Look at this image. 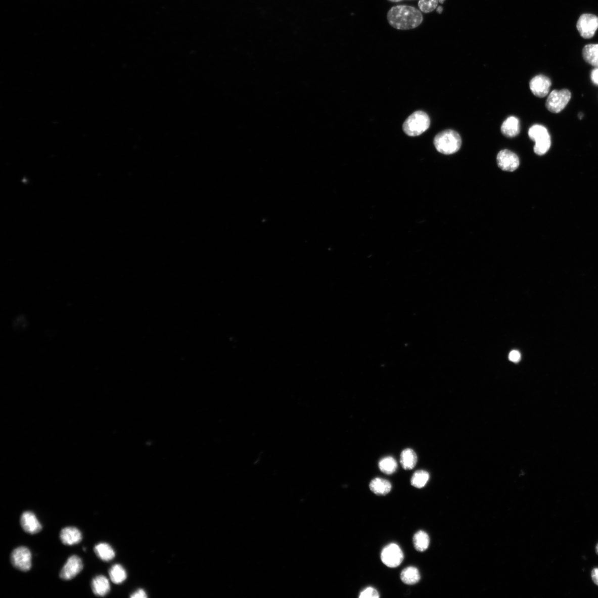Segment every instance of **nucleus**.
<instances>
[{
  "label": "nucleus",
  "instance_id": "nucleus-9",
  "mask_svg": "<svg viewBox=\"0 0 598 598\" xmlns=\"http://www.w3.org/2000/svg\"><path fill=\"white\" fill-rule=\"evenodd\" d=\"M497 162L499 168L504 171L513 172L520 165L518 156L509 150H502L498 153Z\"/></svg>",
  "mask_w": 598,
  "mask_h": 598
},
{
  "label": "nucleus",
  "instance_id": "nucleus-30",
  "mask_svg": "<svg viewBox=\"0 0 598 598\" xmlns=\"http://www.w3.org/2000/svg\"><path fill=\"white\" fill-rule=\"evenodd\" d=\"M591 576L593 582L598 586V568L593 569L591 572Z\"/></svg>",
  "mask_w": 598,
  "mask_h": 598
},
{
  "label": "nucleus",
  "instance_id": "nucleus-6",
  "mask_svg": "<svg viewBox=\"0 0 598 598\" xmlns=\"http://www.w3.org/2000/svg\"><path fill=\"white\" fill-rule=\"evenodd\" d=\"M381 559L383 564L387 567L396 568L403 562L404 554L398 544L392 543L383 548L381 554Z\"/></svg>",
  "mask_w": 598,
  "mask_h": 598
},
{
  "label": "nucleus",
  "instance_id": "nucleus-29",
  "mask_svg": "<svg viewBox=\"0 0 598 598\" xmlns=\"http://www.w3.org/2000/svg\"><path fill=\"white\" fill-rule=\"evenodd\" d=\"M591 79L595 84L598 85V67H596L591 72Z\"/></svg>",
  "mask_w": 598,
  "mask_h": 598
},
{
  "label": "nucleus",
  "instance_id": "nucleus-33",
  "mask_svg": "<svg viewBox=\"0 0 598 598\" xmlns=\"http://www.w3.org/2000/svg\"><path fill=\"white\" fill-rule=\"evenodd\" d=\"M595 550H596V554L598 555V543L596 545Z\"/></svg>",
  "mask_w": 598,
  "mask_h": 598
},
{
  "label": "nucleus",
  "instance_id": "nucleus-18",
  "mask_svg": "<svg viewBox=\"0 0 598 598\" xmlns=\"http://www.w3.org/2000/svg\"><path fill=\"white\" fill-rule=\"evenodd\" d=\"M95 553L99 559L105 562L112 560L115 556L111 545L107 543H100L96 545Z\"/></svg>",
  "mask_w": 598,
  "mask_h": 598
},
{
  "label": "nucleus",
  "instance_id": "nucleus-27",
  "mask_svg": "<svg viewBox=\"0 0 598 598\" xmlns=\"http://www.w3.org/2000/svg\"><path fill=\"white\" fill-rule=\"evenodd\" d=\"M521 359V354L518 351H513L509 354V359L513 362H518Z\"/></svg>",
  "mask_w": 598,
  "mask_h": 598
},
{
  "label": "nucleus",
  "instance_id": "nucleus-5",
  "mask_svg": "<svg viewBox=\"0 0 598 598\" xmlns=\"http://www.w3.org/2000/svg\"><path fill=\"white\" fill-rule=\"evenodd\" d=\"M571 93L567 89L555 90L549 94L545 107L553 113H560L571 100Z\"/></svg>",
  "mask_w": 598,
  "mask_h": 598
},
{
  "label": "nucleus",
  "instance_id": "nucleus-23",
  "mask_svg": "<svg viewBox=\"0 0 598 598\" xmlns=\"http://www.w3.org/2000/svg\"><path fill=\"white\" fill-rule=\"evenodd\" d=\"M381 471L387 475H391L396 472L398 468L397 463L391 456L383 458L379 464Z\"/></svg>",
  "mask_w": 598,
  "mask_h": 598
},
{
  "label": "nucleus",
  "instance_id": "nucleus-17",
  "mask_svg": "<svg viewBox=\"0 0 598 598\" xmlns=\"http://www.w3.org/2000/svg\"><path fill=\"white\" fill-rule=\"evenodd\" d=\"M400 577L402 582L407 585H414L419 583L421 578L418 568L412 566L404 568L400 573Z\"/></svg>",
  "mask_w": 598,
  "mask_h": 598
},
{
  "label": "nucleus",
  "instance_id": "nucleus-1",
  "mask_svg": "<svg viewBox=\"0 0 598 598\" xmlns=\"http://www.w3.org/2000/svg\"><path fill=\"white\" fill-rule=\"evenodd\" d=\"M387 20L393 27L400 30H408L419 27L423 18L419 9L409 6L398 5L388 11Z\"/></svg>",
  "mask_w": 598,
  "mask_h": 598
},
{
  "label": "nucleus",
  "instance_id": "nucleus-14",
  "mask_svg": "<svg viewBox=\"0 0 598 598\" xmlns=\"http://www.w3.org/2000/svg\"><path fill=\"white\" fill-rule=\"evenodd\" d=\"M369 486L372 492L379 496H385L392 490L390 482L380 478H375L372 480Z\"/></svg>",
  "mask_w": 598,
  "mask_h": 598
},
{
  "label": "nucleus",
  "instance_id": "nucleus-20",
  "mask_svg": "<svg viewBox=\"0 0 598 598\" xmlns=\"http://www.w3.org/2000/svg\"><path fill=\"white\" fill-rule=\"evenodd\" d=\"M400 463L405 470L413 469L417 463V456L413 450L406 449L400 454Z\"/></svg>",
  "mask_w": 598,
  "mask_h": 598
},
{
  "label": "nucleus",
  "instance_id": "nucleus-8",
  "mask_svg": "<svg viewBox=\"0 0 598 598\" xmlns=\"http://www.w3.org/2000/svg\"><path fill=\"white\" fill-rule=\"evenodd\" d=\"M577 28L583 38L593 37L598 28V17L593 14L582 15L578 21Z\"/></svg>",
  "mask_w": 598,
  "mask_h": 598
},
{
  "label": "nucleus",
  "instance_id": "nucleus-25",
  "mask_svg": "<svg viewBox=\"0 0 598 598\" xmlns=\"http://www.w3.org/2000/svg\"><path fill=\"white\" fill-rule=\"evenodd\" d=\"M438 0H420L419 7L423 13L432 12L438 7Z\"/></svg>",
  "mask_w": 598,
  "mask_h": 598
},
{
  "label": "nucleus",
  "instance_id": "nucleus-4",
  "mask_svg": "<svg viewBox=\"0 0 598 598\" xmlns=\"http://www.w3.org/2000/svg\"><path fill=\"white\" fill-rule=\"evenodd\" d=\"M528 136L535 142L534 152L538 155L546 153L550 147L551 141L546 128L541 125H535L528 130Z\"/></svg>",
  "mask_w": 598,
  "mask_h": 598
},
{
  "label": "nucleus",
  "instance_id": "nucleus-21",
  "mask_svg": "<svg viewBox=\"0 0 598 598\" xmlns=\"http://www.w3.org/2000/svg\"><path fill=\"white\" fill-rule=\"evenodd\" d=\"M413 543L415 549L420 553H423L428 548L430 544V538L427 532L419 531L415 534Z\"/></svg>",
  "mask_w": 598,
  "mask_h": 598
},
{
  "label": "nucleus",
  "instance_id": "nucleus-24",
  "mask_svg": "<svg viewBox=\"0 0 598 598\" xmlns=\"http://www.w3.org/2000/svg\"><path fill=\"white\" fill-rule=\"evenodd\" d=\"M429 480V474L425 470H418L412 476L411 485L416 488L421 489L425 487Z\"/></svg>",
  "mask_w": 598,
  "mask_h": 598
},
{
  "label": "nucleus",
  "instance_id": "nucleus-15",
  "mask_svg": "<svg viewBox=\"0 0 598 598\" xmlns=\"http://www.w3.org/2000/svg\"><path fill=\"white\" fill-rule=\"evenodd\" d=\"M501 130L504 136L514 137L519 135L520 131V121L515 117H510L505 120L501 127Z\"/></svg>",
  "mask_w": 598,
  "mask_h": 598
},
{
  "label": "nucleus",
  "instance_id": "nucleus-32",
  "mask_svg": "<svg viewBox=\"0 0 598 598\" xmlns=\"http://www.w3.org/2000/svg\"><path fill=\"white\" fill-rule=\"evenodd\" d=\"M389 1H390V2H396V3H397V2H402V1H403V0H389Z\"/></svg>",
  "mask_w": 598,
  "mask_h": 598
},
{
  "label": "nucleus",
  "instance_id": "nucleus-11",
  "mask_svg": "<svg viewBox=\"0 0 598 598\" xmlns=\"http://www.w3.org/2000/svg\"><path fill=\"white\" fill-rule=\"evenodd\" d=\"M551 84L548 77L538 75L531 80L530 87L534 95L538 98H544L548 95Z\"/></svg>",
  "mask_w": 598,
  "mask_h": 598
},
{
  "label": "nucleus",
  "instance_id": "nucleus-12",
  "mask_svg": "<svg viewBox=\"0 0 598 598\" xmlns=\"http://www.w3.org/2000/svg\"><path fill=\"white\" fill-rule=\"evenodd\" d=\"M20 523L23 529L32 535L39 532L42 528L35 514L31 512H26L22 514Z\"/></svg>",
  "mask_w": 598,
  "mask_h": 598
},
{
  "label": "nucleus",
  "instance_id": "nucleus-31",
  "mask_svg": "<svg viewBox=\"0 0 598 598\" xmlns=\"http://www.w3.org/2000/svg\"><path fill=\"white\" fill-rule=\"evenodd\" d=\"M443 8L441 7H438L437 10V12L439 14H442V13L443 12Z\"/></svg>",
  "mask_w": 598,
  "mask_h": 598
},
{
  "label": "nucleus",
  "instance_id": "nucleus-26",
  "mask_svg": "<svg viewBox=\"0 0 598 598\" xmlns=\"http://www.w3.org/2000/svg\"><path fill=\"white\" fill-rule=\"evenodd\" d=\"M380 596L379 591L377 589L372 586H369L360 592L358 597L359 598H379Z\"/></svg>",
  "mask_w": 598,
  "mask_h": 598
},
{
  "label": "nucleus",
  "instance_id": "nucleus-10",
  "mask_svg": "<svg viewBox=\"0 0 598 598\" xmlns=\"http://www.w3.org/2000/svg\"><path fill=\"white\" fill-rule=\"evenodd\" d=\"M83 564L82 560L76 555L69 557L60 572V578L65 580L73 579L82 571Z\"/></svg>",
  "mask_w": 598,
  "mask_h": 598
},
{
  "label": "nucleus",
  "instance_id": "nucleus-3",
  "mask_svg": "<svg viewBox=\"0 0 598 598\" xmlns=\"http://www.w3.org/2000/svg\"><path fill=\"white\" fill-rule=\"evenodd\" d=\"M430 124V118L427 113L417 111L410 115L405 121L403 129L407 135L417 136L428 130Z\"/></svg>",
  "mask_w": 598,
  "mask_h": 598
},
{
  "label": "nucleus",
  "instance_id": "nucleus-2",
  "mask_svg": "<svg viewBox=\"0 0 598 598\" xmlns=\"http://www.w3.org/2000/svg\"><path fill=\"white\" fill-rule=\"evenodd\" d=\"M462 138L454 130H446L435 136L434 144L438 152L444 155L455 154L461 148Z\"/></svg>",
  "mask_w": 598,
  "mask_h": 598
},
{
  "label": "nucleus",
  "instance_id": "nucleus-16",
  "mask_svg": "<svg viewBox=\"0 0 598 598\" xmlns=\"http://www.w3.org/2000/svg\"><path fill=\"white\" fill-rule=\"evenodd\" d=\"M91 589L97 596H104L110 592V585L108 579L104 576H98L92 580Z\"/></svg>",
  "mask_w": 598,
  "mask_h": 598
},
{
  "label": "nucleus",
  "instance_id": "nucleus-34",
  "mask_svg": "<svg viewBox=\"0 0 598 598\" xmlns=\"http://www.w3.org/2000/svg\"><path fill=\"white\" fill-rule=\"evenodd\" d=\"M438 1L440 4H442L445 2V0H438Z\"/></svg>",
  "mask_w": 598,
  "mask_h": 598
},
{
  "label": "nucleus",
  "instance_id": "nucleus-13",
  "mask_svg": "<svg viewBox=\"0 0 598 598\" xmlns=\"http://www.w3.org/2000/svg\"><path fill=\"white\" fill-rule=\"evenodd\" d=\"M62 542L67 545H72L79 543L82 539V533L74 527L64 528L60 533Z\"/></svg>",
  "mask_w": 598,
  "mask_h": 598
},
{
  "label": "nucleus",
  "instance_id": "nucleus-7",
  "mask_svg": "<svg viewBox=\"0 0 598 598\" xmlns=\"http://www.w3.org/2000/svg\"><path fill=\"white\" fill-rule=\"evenodd\" d=\"M13 566L22 572H28L32 567V554L30 549L24 546L15 549L11 555Z\"/></svg>",
  "mask_w": 598,
  "mask_h": 598
},
{
  "label": "nucleus",
  "instance_id": "nucleus-28",
  "mask_svg": "<svg viewBox=\"0 0 598 598\" xmlns=\"http://www.w3.org/2000/svg\"><path fill=\"white\" fill-rule=\"evenodd\" d=\"M131 597H132V598H146V597H147V595L146 592H145L143 589H139L138 590L136 591L135 592V593H133L131 595Z\"/></svg>",
  "mask_w": 598,
  "mask_h": 598
},
{
  "label": "nucleus",
  "instance_id": "nucleus-19",
  "mask_svg": "<svg viewBox=\"0 0 598 598\" xmlns=\"http://www.w3.org/2000/svg\"><path fill=\"white\" fill-rule=\"evenodd\" d=\"M583 57L590 65L598 67V44L586 45L583 50Z\"/></svg>",
  "mask_w": 598,
  "mask_h": 598
},
{
  "label": "nucleus",
  "instance_id": "nucleus-22",
  "mask_svg": "<svg viewBox=\"0 0 598 598\" xmlns=\"http://www.w3.org/2000/svg\"><path fill=\"white\" fill-rule=\"evenodd\" d=\"M109 573L112 582L117 584L124 582L127 577L125 569L118 564L115 565L110 568Z\"/></svg>",
  "mask_w": 598,
  "mask_h": 598
}]
</instances>
